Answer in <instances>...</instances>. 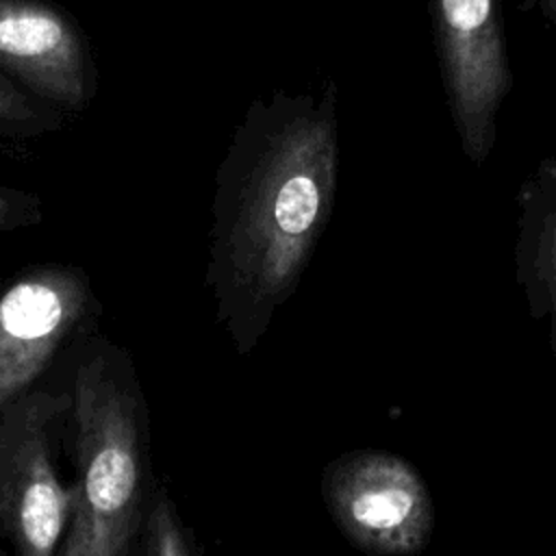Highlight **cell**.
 Here are the masks:
<instances>
[{
	"label": "cell",
	"mask_w": 556,
	"mask_h": 556,
	"mask_svg": "<svg viewBox=\"0 0 556 556\" xmlns=\"http://www.w3.org/2000/svg\"><path fill=\"white\" fill-rule=\"evenodd\" d=\"M339 191V87L256 100L224 163L213 280L241 330H261L298 289Z\"/></svg>",
	"instance_id": "6da1fadb"
},
{
	"label": "cell",
	"mask_w": 556,
	"mask_h": 556,
	"mask_svg": "<svg viewBox=\"0 0 556 556\" xmlns=\"http://www.w3.org/2000/svg\"><path fill=\"white\" fill-rule=\"evenodd\" d=\"M72 404L78 480L56 556H128L143 506L137 397L93 358L76 374Z\"/></svg>",
	"instance_id": "7a4b0ae2"
},
{
	"label": "cell",
	"mask_w": 556,
	"mask_h": 556,
	"mask_svg": "<svg viewBox=\"0 0 556 556\" xmlns=\"http://www.w3.org/2000/svg\"><path fill=\"white\" fill-rule=\"evenodd\" d=\"M434 54L460 152L482 167L513 89L500 0H428Z\"/></svg>",
	"instance_id": "3957f363"
},
{
	"label": "cell",
	"mask_w": 556,
	"mask_h": 556,
	"mask_svg": "<svg viewBox=\"0 0 556 556\" xmlns=\"http://www.w3.org/2000/svg\"><path fill=\"white\" fill-rule=\"evenodd\" d=\"M54 400L9 404L0 417V526L17 556H56L63 543L72 489L52 463Z\"/></svg>",
	"instance_id": "277c9868"
},
{
	"label": "cell",
	"mask_w": 556,
	"mask_h": 556,
	"mask_svg": "<svg viewBox=\"0 0 556 556\" xmlns=\"http://www.w3.org/2000/svg\"><path fill=\"white\" fill-rule=\"evenodd\" d=\"M85 308L80 280L39 271L0 298V410L41 374Z\"/></svg>",
	"instance_id": "5b68a950"
},
{
	"label": "cell",
	"mask_w": 556,
	"mask_h": 556,
	"mask_svg": "<svg viewBox=\"0 0 556 556\" xmlns=\"http://www.w3.org/2000/svg\"><path fill=\"white\" fill-rule=\"evenodd\" d=\"M0 61L56 100L70 104L83 100L80 43L72 26L50 7L0 0Z\"/></svg>",
	"instance_id": "8992f818"
},
{
	"label": "cell",
	"mask_w": 556,
	"mask_h": 556,
	"mask_svg": "<svg viewBox=\"0 0 556 556\" xmlns=\"http://www.w3.org/2000/svg\"><path fill=\"white\" fill-rule=\"evenodd\" d=\"M515 202V278L532 313L549 319L556 339V156L536 163L521 180Z\"/></svg>",
	"instance_id": "52a82bcc"
},
{
	"label": "cell",
	"mask_w": 556,
	"mask_h": 556,
	"mask_svg": "<svg viewBox=\"0 0 556 556\" xmlns=\"http://www.w3.org/2000/svg\"><path fill=\"white\" fill-rule=\"evenodd\" d=\"M345 506L365 534L391 536L415 517L419 491L410 473L402 469H374L354 480Z\"/></svg>",
	"instance_id": "ba28073f"
},
{
	"label": "cell",
	"mask_w": 556,
	"mask_h": 556,
	"mask_svg": "<svg viewBox=\"0 0 556 556\" xmlns=\"http://www.w3.org/2000/svg\"><path fill=\"white\" fill-rule=\"evenodd\" d=\"M146 556H189L176 517L165 500H154L148 513Z\"/></svg>",
	"instance_id": "9c48e42d"
},
{
	"label": "cell",
	"mask_w": 556,
	"mask_h": 556,
	"mask_svg": "<svg viewBox=\"0 0 556 556\" xmlns=\"http://www.w3.org/2000/svg\"><path fill=\"white\" fill-rule=\"evenodd\" d=\"M33 117L28 100L7 80L0 78V124L2 122H22Z\"/></svg>",
	"instance_id": "30bf717a"
},
{
	"label": "cell",
	"mask_w": 556,
	"mask_h": 556,
	"mask_svg": "<svg viewBox=\"0 0 556 556\" xmlns=\"http://www.w3.org/2000/svg\"><path fill=\"white\" fill-rule=\"evenodd\" d=\"M521 11H539L552 26H556V0H519Z\"/></svg>",
	"instance_id": "8fae6325"
},
{
	"label": "cell",
	"mask_w": 556,
	"mask_h": 556,
	"mask_svg": "<svg viewBox=\"0 0 556 556\" xmlns=\"http://www.w3.org/2000/svg\"><path fill=\"white\" fill-rule=\"evenodd\" d=\"M4 213H7V202H4V198L0 195V219L4 217Z\"/></svg>",
	"instance_id": "7c38bea8"
}]
</instances>
